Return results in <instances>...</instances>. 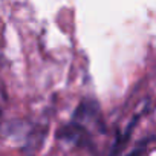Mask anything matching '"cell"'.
Returning <instances> with one entry per match:
<instances>
[{
	"instance_id": "1",
	"label": "cell",
	"mask_w": 156,
	"mask_h": 156,
	"mask_svg": "<svg viewBox=\"0 0 156 156\" xmlns=\"http://www.w3.org/2000/svg\"><path fill=\"white\" fill-rule=\"evenodd\" d=\"M70 119L84 126L86 129L95 127V129H100L101 132H104V129H106L103 118H101V107H100L98 101L90 97H84L80 100Z\"/></svg>"
},
{
	"instance_id": "2",
	"label": "cell",
	"mask_w": 156,
	"mask_h": 156,
	"mask_svg": "<svg viewBox=\"0 0 156 156\" xmlns=\"http://www.w3.org/2000/svg\"><path fill=\"white\" fill-rule=\"evenodd\" d=\"M90 130L86 129L84 126L78 124L75 121H69L64 126H61L57 132V138L63 142L67 144H73V145H89L92 142V136H90Z\"/></svg>"
},
{
	"instance_id": "3",
	"label": "cell",
	"mask_w": 156,
	"mask_h": 156,
	"mask_svg": "<svg viewBox=\"0 0 156 156\" xmlns=\"http://www.w3.org/2000/svg\"><path fill=\"white\" fill-rule=\"evenodd\" d=\"M151 139H153V136H150V138H147V139L141 141V142L135 147V150H132L127 156H141V154H142V151H144V148H145V145H147V142H150Z\"/></svg>"
}]
</instances>
